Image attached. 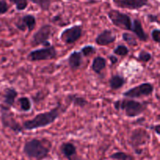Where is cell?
Masks as SVG:
<instances>
[{"instance_id":"6da1fadb","label":"cell","mask_w":160,"mask_h":160,"mask_svg":"<svg viewBox=\"0 0 160 160\" xmlns=\"http://www.w3.org/2000/svg\"><path fill=\"white\" fill-rule=\"evenodd\" d=\"M65 112L66 108H64L61 103L58 102L56 107L52 108L49 111L41 112L31 120H25L22 124V127L23 130L26 131H33L45 128L54 123Z\"/></svg>"},{"instance_id":"7a4b0ae2","label":"cell","mask_w":160,"mask_h":160,"mask_svg":"<svg viewBox=\"0 0 160 160\" xmlns=\"http://www.w3.org/2000/svg\"><path fill=\"white\" fill-rule=\"evenodd\" d=\"M114 109L117 111H123L125 115L130 118L142 115L147 109V105L134 98H125L114 102Z\"/></svg>"},{"instance_id":"3957f363","label":"cell","mask_w":160,"mask_h":160,"mask_svg":"<svg viewBox=\"0 0 160 160\" xmlns=\"http://www.w3.org/2000/svg\"><path fill=\"white\" fill-rule=\"evenodd\" d=\"M51 147L47 146L42 140L32 138L25 142L23 148V152L29 159L37 160L43 159L49 154Z\"/></svg>"},{"instance_id":"277c9868","label":"cell","mask_w":160,"mask_h":160,"mask_svg":"<svg viewBox=\"0 0 160 160\" xmlns=\"http://www.w3.org/2000/svg\"><path fill=\"white\" fill-rule=\"evenodd\" d=\"M150 139L151 136L146 130L143 128H136L131 133L128 143L132 147L136 154L141 155L142 153V149L141 148L147 145Z\"/></svg>"},{"instance_id":"5b68a950","label":"cell","mask_w":160,"mask_h":160,"mask_svg":"<svg viewBox=\"0 0 160 160\" xmlns=\"http://www.w3.org/2000/svg\"><path fill=\"white\" fill-rule=\"evenodd\" d=\"M0 117L3 128L10 129L17 134L23 133V128L22 125L16 120L14 114L10 110V108L5 106L4 104H0Z\"/></svg>"},{"instance_id":"8992f818","label":"cell","mask_w":160,"mask_h":160,"mask_svg":"<svg viewBox=\"0 0 160 160\" xmlns=\"http://www.w3.org/2000/svg\"><path fill=\"white\" fill-rule=\"evenodd\" d=\"M109 20L114 26L125 30L131 31L132 29V19L127 13L122 12L117 9H110L107 12Z\"/></svg>"},{"instance_id":"52a82bcc","label":"cell","mask_w":160,"mask_h":160,"mask_svg":"<svg viewBox=\"0 0 160 160\" xmlns=\"http://www.w3.org/2000/svg\"><path fill=\"white\" fill-rule=\"evenodd\" d=\"M57 54V51L55 46L49 45V46L31 51V52L28 53V59L31 62L51 60V59H56Z\"/></svg>"},{"instance_id":"ba28073f","label":"cell","mask_w":160,"mask_h":160,"mask_svg":"<svg viewBox=\"0 0 160 160\" xmlns=\"http://www.w3.org/2000/svg\"><path fill=\"white\" fill-rule=\"evenodd\" d=\"M154 92V86L148 82L142 83L134 88L125 91L123 93V96L128 98H141L148 97L152 95Z\"/></svg>"},{"instance_id":"9c48e42d","label":"cell","mask_w":160,"mask_h":160,"mask_svg":"<svg viewBox=\"0 0 160 160\" xmlns=\"http://www.w3.org/2000/svg\"><path fill=\"white\" fill-rule=\"evenodd\" d=\"M52 33V27L50 24H44L36 31L32 36L31 44L33 46L42 45L44 47L51 45L48 39L51 38Z\"/></svg>"},{"instance_id":"30bf717a","label":"cell","mask_w":160,"mask_h":160,"mask_svg":"<svg viewBox=\"0 0 160 160\" xmlns=\"http://www.w3.org/2000/svg\"><path fill=\"white\" fill-rule=\"evenodd\" d=\"M83 34V28L81 25L76 24L70 28H67L62 31L60 34L61 41L67 45L73 44L79 40Z\"/></svg>"},{"instance_id":"8fae6325","label":"cell","mask_w":160,"mask_h":160,"mask_svg":"<svg viewBox=\"0 0 160 160\" xmlns=\"http://www.w3.org/2000/svg\"><path fill=\"white\" fill-rule=\"evenodd\" d=\"M119 8L138 10L148 5V0H112Z\"/></svg>"},{"instance_id":"7c38bea8","label":"cell","mask_w":160,"mask_h":160,"mask_svg":"<svg viewBox=\"0 0 160 160\" xmlns=\"http://www.w3.org/2000/svg\"><path fill=\"white\" fill-rule=\"evenodd\" d=\"M36 26V18L34 15L26 14L23 16L16 23V27L21 31H25L26 29L29 32L32 31Z\"/></svg>"},{"instance_id":"4fadbf2b","label":"cell","mask_w":160,"mask_h":160,"mask_svg":"<svg viewBox=\"0 0 160 160\" xmlns=\"http://www.w3.org/2000/svg\"><path fill=\"white\" fill-rule=\"evenodd\" d=\"M117 39L115 34L111 30L105 29L95 38V43L100 46H106L109 44L113 43Z\"/></svg>"},{"instance_id":"5bb4252c","label":"cell","mask_w":160,"mask_h":160,"mask_svg":"<svg viewBox=\"0 0 160 160\" xmlns=\"http://www.w3.org/2000/svg\"><path fill=\"white\" fill-rule=\"evenodd\" d=\"M18 95V92L14 88L8 87L6 88L3 91V103L5 106L8 107H14L16 98Z\"/></svg>"},{"instance_id":"9a60e30c","label":"cell","mask_w":160,"mask_h":160,"mask_svg":"<svg viewBox=\"0 0 160 160\" xmlns=\"http://www.w3.org/2000/svg\"><path fill=\"white\" fill-rule=\"evenodd\" d=\"M131 32L135 34L136 38L140 41L144 42H146L148 41V34L144 30L143 26L142 24V22L139 19H134L132 20V29Z\"/></svg>"},{"instance_id":"2e32d148","label":"cell","mask_w":160,"mask_h":160,"mask_svg":"<svg viewBox=\"0 0 160 160\" xmlns=\"http://www.w3.org/2000/svg\"><path fill=\"white\" fill-rule=\"evenodd\" d=\"M61 153L68 160H74L77 156V148L71 142H63L60 145Z\"/></svg>"},{"instance_id":"e0dca14e","label":"cell","mask_w":160,"mask_h":160,"mask_svg":"<svg viewBox=\"0 0 160 160\" xmlns=\"http://www.w3.org/2000/svg\"><path fill=\"white\" fill-rule=\"evenodd\" d=\"M67 62L72 70H77L81 67L83 62V56L81 52L74 51L71 52L67 59Z\"/></svg>"},{"instance_id":"ac0fdd59","label":"cell","mask_w":160,"mask_h":160,"mask_svg":"<svg viewBox=\"0 0 160 160\" xmlns=\"http://www.w3.org/2000/svg\"><path fill=\"white\" fill-rule=\"evenodd\" d=\"M66 100L70 104L73 105L74 106H78L80 108H84L86 106L89 105V102L87 101L85 98L76 94H70L67 96Z\"/></svg>"},{"instance_id":"d6986e66","label":"cell","mask_w":160,"mask_h":160,"mask_svg":"<svg viewBox=\"0 0 160 160\" xmlns=\"http://www.w3.org/2000/svg\"><path fill=\"white\" fill-rule=\"evenodd\" d=\"M106 59L102 56H98L93 59L92 64V70L95 72L96 74H101L102 71L106 68Z\"/></svg>"},{"instance_id":"ffe728a7","label":"cell","mask_w":160,"mask_h":160,"mask_svg":"<svg viewBox=\"0 0 160 160\" xmlns=\"http://www.w3.org/2000/svg\"><path fill=\"white\" fill-rule=\"evenodd\" d=\"M126 84V79L119 74L112 75L109 80V87L112 90H119Z\"/></svg>"},{"instance_id":"44dd1931","label":"cell","mask_w":160,"mask_h":160,"mask_svg":"<svg viewBox=\"0 0 160 160\" xmlns=\"http://www.w3.org/2000/svg\"><path fill=\"white\" fill-rule=\"evenodd\" d=\"M18 103L22 112H29L31 109V102L28 97L23 96L18 98Z\"/></svg>"},{"instance_id":"7402d4cb","label":"cell","mask_w":160,"mask_h":160,"mask_svg":"<svg viewBox=\"0 0 160 160\" xmlns=\"http://www.w3.org/2000/svg\"><path fill=\"white\" fill-rule=\"evenodd\" d=\"M109 157L114 160H134V158L131 155L128 154L123 152H117L110 155Z\"/></svg>"},{"instance_id":"603a6c76","label":"cell","mask_w":160,"mask_h":160,"mask_svg":"<svg viewBox=\"0 0 160 160\" xmlns=\"http://www.w3.org/2000/svg\"><path fill=\"white\" fill-rule=\"evenodd\" d=\"M122 38L126 43H128L130 46H137L138 42L135 36L130 34L128 32H124L122 34Z\"/></svg>"},{"instance_id":"cb8c5ba5","label":"cell","mask_w":160,"mask_h":160,"mask_svg":"<svg viewBox=\"0 0 160 160\" xmlns=\"http://www.w3.org/2000/svg\"><path fill=\"white\" fill-rule=\"evenodd\" d=\"M34 4L38 5L42 11H48L51 6L52 0H29Z\"/></svg>"},{"instance_id":"d4e9b609","label":"cell","mask_w":160,"mask_h":160,"mask_svg":"<svg viewBox=\"0 0 160 160\" xmlns=\"http://www.w3.org/2000/svg\"><path fill=\"white\" fill-rule=\"evenodd\" d=\"M96 52V48L93 46V45H85V46L82 47L81 49V53L84 57H89L92 55H94Z\"/></svg>"},{"instance_id":"484cf974","label":"cell","mask_w":160,"mask_h":160,"mask_svg":"<svg viewBox=\"0 0 160 160\" xmlns=\"http://www.w3.org/2000/svg\"><path fill=\"white\" fill-rule=\"evenodd\" d=\"M129 53V48L124 45H119L113 49V54L119 56H126Z\"/></svg>"},{"instance_id":"4316f807","label":"cell","mask_w":160,"mask_h":160,"mask_svg":"<svg viewBox=\"0 0 160 160\" xmlns=\"http://www.w3.org/2000/svg\"><path fill=\"white\" fill-rule=\"evenodd\" d=\"M9 2L15 5L17 11L24 10L28 6V0H9Z\"/></svg>"},{"instance_id":"83f0119b","label":"cell","mask_w":160,"mask_h":160,"mask_svg":"<svg viewBox=\"0 0 160 160\" xmlns=\"http://www.w3.org/2000/svg\"><path fill=\"white\" fill-rule=\"evenodd\" d=\"M152 59V54L145 50H142L138 56V60L142 62H148Z\"/></svg>"},{"instance_id":"f1b7e54d","label":"cell","mask_w":160,"mask_h":160,"mask_svg":"<svg viewBox=\"0 0 160 160\" xmlns=\"http://www.w3.org/2000/svg\"><path fill=\"white\" fill-rule=\"evenodd\" d=\"M151 36L152 39L156 43L159 44L160 42V30L159 28H156V29H153L151 32Z\"/></svg>"},{"instance_id":"f546056e","label":"cell","mask_w":160,"mask_h":160,"mask_svg":"<svg viewBox=\"0 0 160 160\" xmlns=\"http://www.w3.org/2000/svg\"><path fill=\"white\" fill-rule=\"evenodd\" d=\"M9 9V6L6 0H0V16L6 13Z\"/></svg>"},{"instance_id":"4dcf8cb0","label":"cell","mask_w":160,"mask_h":160,"mask_svg":"<svg viewBox=\"0 0 160 160\" xmlns=\"http://www.w3.org/2000/svg\"><path fill=\"white\" fill-rule=\"evenodd\" d=\"M147 18H148V21L150 23H159V16L158 15H153V14H148L147 16Z\"/></svg>"},{"instance_id":"1f68e13d","label":"cell","mask_w":160,"mask_h":160,"mask_svg":"<svg viewBox=\"0 0 160 160\" xmlns=\"http://www.w3.org/2000/svg\"><path fill=\"white\" fill-rule=\"evenodd\" d=\"M109 59L112 65H114V64H116L118 62V58H117V56H115V55H110V56H109Z\"/></svg>"},{"instance_id":"d6a6232c","label":"cell","mask_w":160,"mask_h":160,"mask_svg":"<svg viewBox=\"0 0 160 160\" xmlns=\"http://www.w3.org/2000/svg\"><path fill=\"white\" fill-rule=\"evenodd\" d=\"M149 128H150V129L153 130V131H154L156 133V134H157V135H159V134H160L159 124V123H158V124H156V125H154V126H151Z\"/></svg>"},{"instance_id":"836d02e7","label":"cell","mask_w":160,"mask_h":160,"mask_svg":"<svg viewBox=\"0 0 160 160\" xmlns=\"http://www.w3.org/2000/svg\"><path fill=\"white\" fill-rule=\"evenodd\" d=\"M69 1H70V0H69Z\"/></svg>"}]
</instances>
